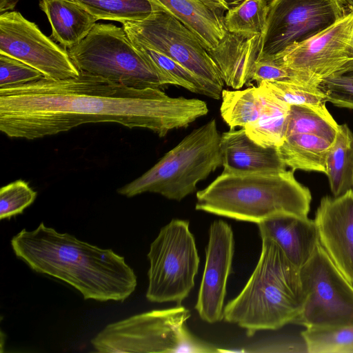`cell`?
Listing matches in <instances>:
<instances>
[{
    "label": "cell",
    "instance_id": "1",
    "mask_svg": "<svg viewBox=\"0 0 353 353\" xmlns=\"http://www.w3.org/2000/svg\"><path fill=\"white\" fill-rule=\"evenodd\" d=\"M198 99L171 97L162 90L137 89L80 71L65 79L45 77L0 88V131L33 140L82 124L115 123L165 137L208 113Z\"/></svg>",
    "mask_w": 353,
    "mask_h": 353
},
{
    "label": "cell",
    "instance_id": "2",
    "mask_svg": "<svg viewBox=\"0 0 353 353\" xmlns=\"http://www.w3.org/2000/svg\"><path fill=\"white\" fill-rule=\"evenodd\" d=\"M10 243L16 256L32 270L68 283L84 299L123 301L136 289L137 276L123 256L43 222L34 230L23 229Z\"/></svg>",
    "mask_w": 353,
    "mask_h": 353
},
{
    "label": "cell",
    "instance_id": "3",
    "mask_svg": "<svg viewBox=\"0 0 353 353\" xmlns=\"http://www.w3.org/2000/svg\"><path fill=\"white\" fill-rule=\"evenodd\" d=\"M258 263L241 292L224 307L223 320L252 336L293 323L304 302L300 268L272 240L261 238Z\"/></svg>",
    "mask_w": 353,
    "mask_h": 353
},
{
    "label": "cell",
    "instance_id": "4",
    "mask_svg": "<svg viewBox=\"0 0 353 353\" xmlns=\"http://www.w3.org/2000/svg\"><path fill=\"white\" fill-rule=\"evenodd\" d=\"M312 196L294 170L222 172L196 192V210L259 224L283 214L307 216Z\"/></svg>",
    "mask_w": 353,
    "mask_h": 353
},
{
    "label": "cell",
    "instance_id": "5",
    "mask_svg": "<svg viewBox=\"0 0 353 353\" xmlns=\"http://www.w3.org/2000/svg\"><path fill=\"white\" fill-rule=\"evenodd\" d=\"M221 136L214 119L193 130L139 178L118 189L127 197L152 192L180 201L222 166Z\"/></svg>",
    "mask_w": 353,
    "mask_h": 353
},
{
    "label": "cell",
    "instance_id": "6",
    "mask_svg": "<svg viewBox=\"0 0 353 353\" xmlns=\"http://www.w3.org/2000/svg\"><path fill=\"white\" fill-rule=\"evenodd\" d=\"M190 311L181 305L131 316L107 325L91 340L101 353L216 352L186 327Z\"/></svg>",
    "mask_w": 353,
    "mask_h": 353
},
{
    "label": "cell",
    "instance_id": "7",
    "mask_svg": "<svg viewBox=\"0 0 353 353\" xmlns=\"http://www.w3.org/2000/svg\"><path fill=\"white\" fill-rule=\"evenodd\" d=\"M67 50L79 71L130 88L179 86L141 56L123 28L111 23H96L79 44Z\"/></svg>",
    "mask_w": 353,
    "mask_h": 353
},
{
    "label": "cell",
    "instance_id": "8",
    "mask_svg": "<svg viewBox=\"0 0 353 353\" xmlns=\"http://www.w3.org/2000/svg\"><path fill=\"white\" fill-rule=\"evenodd\" d=\"M146 298L150 302L181 303L194 286L199 257L189 221L172 219L152 242Z\"/></svg>",
    "mask_w": 353,
    "mask_h": 353
},
{
    "label": "cell",
    "instance_id": "9",
    "mask_svg": "<svg viewBox=\"0 0 353 353\" xmlns=\"http://www.w3.org/2000/svg\"><path fill=\"white\" fill-rule=\"evenodd\" d=\"M304 302L294 324L328 328L353 324V284L319 244L300 268Z\"/></svg>",
    "mask_w": 353,
    "mask_h": 353
},
{
    "label": "cell",
    "instance_id": "10",
    "mask_svg": "<svg viewBox=\"0 0 353 353\" xmlns=\"http://www.w3.org/2000/svg\"><path fill=\"white\" fill-rule=\"evenodd\" d=\"M346 14L341 0H268L266 24L256 39L258 59L314 37Z\"/></svg>",
    "mask_w": 353,
    "mask_h": 353
},
{
    "label": "cell",
    "instance_id": "11",
    "mask_svg": "<svg viewBox=\"0 0 353 353\" xmlns=\"http://www.w3.org/2000/svg\"><path fill=\"white\" fill-rule=\"evenodd\" d=\"M122 24L131 40L163 53L223 88L224 82L208 50L188 28L170 14L152 10L142 20Z\"/></svg>",
    "mask_w": 353,
    "mask_h": 353
},
{
    "label": "cell",
    "instance_id": "12",
    "mask_svg": "<svg viewBox=\"0 0 353 353\" xmlns=\"http://www.w3.org/2000/svg\"><path fill=\"white\" fill-rule=\"evenodd\" d=\"M0 53L24 62L47 79H65L80 74L68 50L18 12L0 14Z\"/></svg>",
    "mask_w": 353,
    "mask_h": 353
},
{
    "label": "cell",
    "instance_id": "13",
    "mask_svg": "<svg viewBox=\"0 0 353 353\" xmlns=\"http://www.w3.org/2000/svg\"><path fill=\"white\" fill-rule=\"evenodd\" d=\"M352 33L353 12H349L325 30L273 58L292 71L299 81L319 87L323 79L349 61Z\"/></svg>",
    "mask_w": 353,
    "mask_h": 353
},
{
    "label": "cell",
    "instance_id": "14",
    "mask_svg": "<svg viewBox=\"0 0 353 353\" xmlns=\"http://www.w3.org/2000/svg\"><path fill=\"white\" fill-rule=\"evenodd\" d=\"M234 252L231 226L222 220L212 222L205 250V263L195 305L200 318L209 323L223 319L226 286Z\"/></svg>",
    "mask_w": 353,
    "mask_h": 353
},
{
    "label": "cell",
    "instance_id": "15",
    "mask_svg": "<svg viewBox=\"0 0 353 353\" xmlns=\"http://www.w3.org/2000/svg\"><path fill=\"white\" fill-rule=\"evenodd\" d=\"M314 220L320 244L353 284V190L338 196L323 197Z\"/></svg>",
    "mask_w": 353,
    "mask_h": 353
},
{
    "label": "cell",
    "instance_id": "16",
    "mask_svg": "<svg viewBox=\"0 0 353 353\" xmlns=\"http://www.w3.org/2000/svg\"><path fill=\"white\" fill-rule=\"evenodd\" d=\"M257 225L261 238L274 241L299 268L310 260L320 244L316 223L307 216L283 214Z\"/></svg>",
    "mask_w": 353,
    "mask_h": 353
},
{
    "label": "cell",
    "instance_id": "17",
    "mask_svg": "<svg viewBox=\"0 0 353 353\" xmlns=\"http://www.w3.org/2000/svg\"><path fill=\"white\" fill-rule=\"evenodd\" d=\"M223 172L248 174L286 170L277 148L263 147L246 134L243 128H230L221 136Z\"/></svg>",
    "mask_w": 353,
    "mask_h": 353
},
{
    "label": "cell",
    "instance_id": "18",
    "mask_svg": "<svg viewBox=\"0 0 353 353\" xmlns=\"http://www.w3.org/2000/svg\"><path fill=\"white\" fill-rule=\"evenodd\" d=\"M256 36L228 32L215 48L208 51L227 86L238 90L252 81L253 67L259 56Z\"/></svg>",
    "mask_w": 353,
    "mask_h": 353
},
{
    "label": "cell",
    "instance_id": "19",
    "mask_svg": "<svg viewBox=\"0 0 353 353\" xmlns=\"http://www.w3.org/2000/svg\"><path fill=\"white\" fill-rule=\"evenodd\" d=\"M152 10L170 14L188 28L210 51L228 32L221 12L200 0H149Z\"/></svg>",
    "mask_w": 353,
    "mask_h": 353
},
{
    "label": "cell",
    "instance_id": "20",
    "mask_svg": "<svg viewBox=\"0 0 353 353\" xmlns=\"http://www.w3.org/2000/svg\"><path fill=\"white\" fill-rule=\"evenodd\" d=\"M52 27L51 37L68 50L79 44L98 20L77 0H39Z\"/></svg>",
    "mask_w": 353,
    "mask_h": 353
},
{
    "label": "cell",
    "instance_id": "21",
    "mask_svg": "<svg viewBox=\"0 0 353 353\" xmlns=\"http://www.w3.org/2000/svg\"><path fill=\"white\" fill-rule=\"evenodd\" d=\"M261 109L256 121L243 127L248 136L257 144L278 148L285 139L290 105L277 98L265 86L258 84Z\"/></svg>",
    "mask_w": 353,
    "mask_h": 353
},
{
    "label": "cell",
    "instance_id": "22",
    "mask_svg": "<svg viewBox=\"0 0 353 353\" xmlns=\"http://www.w3.org/2000/svg\"><path fill=\"white\" fill-rule=\"evenodd\" d=\"M332 142L312 134L286 137L277 148L283 162L292 170L326 173L327 159Z\"/></svg>",
    "mask_w": 353,
    "mask_h": 353
},
{
    "label": "cell",
    "instance_id": "23",
    "mask_svg": "<svg viewBox=\"0 0 353 353\" xmlns=\"http://www.w3.org/2000/svg\"><path fill=\"white\" fill-rule=\"evenodd\" d=\"M325 174L334 196L353 190V132L346 124L339 125L328 152Z\"/></svg>",
    "mask_w": 353,
    "mask_h": 353
},
{
    "label": "cell",
    "instance_id": "24",
    "mask_svg": "<svg viewBox=\"0 0 353 353\" xmlns=\"http://www.w3.org/2000/svg\"><path fill=\"white\" fill-rule=\"evenodd\" d=\"M339 125L325 105H290L285 138L294 134H312L333 142Z\"/></svg>",
    "mask_w": 353,
    "mask_h": 353
},
{
    "label": "cell",
    "instance_id": "25",
    "mask_svg": "<svg viewBox=\"0 0 353 353\" xmlns=\"http://www.w3.org/2000/svg\"><path fill=\"white\" fill-rule=\"evenodd\" d=\"M220 112L222 119L230 127H245L256 121L261 109L259 87L245 90H223Z\"/></svg>",
    "mask_w": 353,
    "mask_h": 353
},
{
    "label": "cell",
    "instance_id": "26",
    "mask_svg": "<svg viewBox=\"0 0 353 353\" xmlns=\"http://www.w3.org/2000/svg\"><path fill=\"white\" fill-rule=\"evenodd\" d=\"M223 17L228 32L252 37L261 35L268 16V0H237Z\"/></svg>",
    "mask_w": 353,
    "mask_h": 353
},
{
    "label": "cell",
    "instance_id": "27",
    "mask_svg": "<svg viewBox=\"0 0 353 353\" xmlns=\"http://www.w3.org/2000/svg\"><path fill=\"white\" fill-rule=\"evenodd\" d=\"M98 20H142L152 11L149 0H77Z\"/></svg>",
    "mask_w": 353,
    "mask_h": 353
},
{
    "label": "cell",
    "instance_id": "28",
    "mask_svg": "<svg viewBox=\"0 0 353 353\" xmlns=\"http://www.w3.org/2000/svg\"><path fill=\"white\" fill-rule=\"evenodd\" d=\"M309 353H353V324L328 328H306L301 334Z\"/></svg>",
    "mask_w": 353,
    "mask_h": 353
},
{
    "label": "cell",
    "instance_id": "29",
    "mask_svg": "<svg viewBox=\"0 0 353 353\" xmlns=\"http://www.w3.org/2000/svg\"><path fill=\"white\" fill-rule=\"evenodd\" d=\"M259 84L270 90L277 98L290 105H323L327 101L319 87L293 80L263 81Z\"/></svg>",
    "mask_w": 353,
    "mask_h": 353
},
{
    "label": "cell",
    "instance_id": "30",
    "mask_svg": "<svg viewBox=\"0 0 353 353\" xmlns=\"http://www.w3.org/2000/svg\"><path fill=\"white\" fill-rule=\"evenodd\" d=\"M319 88L327 101L337 107L353 109V60L323 79Z\"/></svg>",
    "mask_w": 353,
    "mask_h": 353
},
{
    "label": "cell",
    "instance_id": "31",
    "mask_svg": "<svg viewBox=\"0 0 353 353\" xmlns=\"http://www.w3.org/2000/svg\"><path fill=\"white\" fill-rule=\"evenodd\" d=\"M37 192L28 183L19 179L0 190V219H10L22 214L37 197Z\"/></svg>",
    "mask_w": 353,
    "mask_h": 353
},
{
    "label": "cell",
    "instance_id": "32",
    "mask_svg": "<svg viewBox=\"0 0 353 353\" xmlns=\"http://www.w3.org/2000/svg\"><path fill=\"white\" fill-rule=\"evenodd\" d=\"M41 72L14 57L0 53V88L36 81Z\"/></svg>",
    "mask_w": 353,
    "mask_h": 353
},
{
    "label": "cell",
    "instance_id": "33",
    "mask_svg": "<svg viewBox=\"0 0 353 353\" xmlns=\"http://www.w3.org/2000/svg\"><path fill=\"white\" fill-rule=\"evenodd\" d=\"M286 80L296 81L294 73L276 63L273 57H263L255 62L251 75L252 81L259 84L263 81Z\"/></svg>",
    "mask_w": 353,
    "mask_h": 353
},
{
    "label": "cell",
    "instance_id": "34",
    "mask_svg": "<svg viewBox=\"0 0 353 353\" xmlns=\"http://www.w3.org/2000/svg\"><path fill=\"white\" fill-rule=\"evenodd\" d=\"M205 6L214 11L221 12L226 11L230 7L228 0H200Z\"/></svg>",
    "mask_w": 353,
    "mask_h": 353
},
{
    "label": "cell",
    "instance_id": "35",
    "mask_svg": "<svg viewBox=\"0 0 353 353\" xmlns=\"http://www.w3.org/2000/svg\"><path fill=\"white\" fill-rule=\"evenodd\" d=\"M18 0H0L1 14L12 10L15 7Z\"/></svg>",
    "mask_w": 353,
    "mask_h": 353
},
{
    "label": "cell",
    "instance_id": "36",
    "mask_svg": "<svg viewBox=\"0 0 353 353\" xmlns=\"http://www.w3.org/2000/svg\"><path fill=\"white\" fill-rule=\"evenodd\" d=\"M347 56L349 60H353V33L348 48Z\"/></svg>",
    "mask_w": 353,
    "mask_h": 353
},
{
    "label": "cell",
    "instance_id": "37",
    "mask_svg": "<svg viewBox=\"0 0 353 353\" xmlns=\"http://www.w3.org/2000/svg\"><path fill=\"white\" fill-rule=\"evenodd\" d=\"M341 1L350 12H353V0H341Z\"/></svg>",
    "mask_w": 353,
    "mask_h": 353
}]
</instances>
